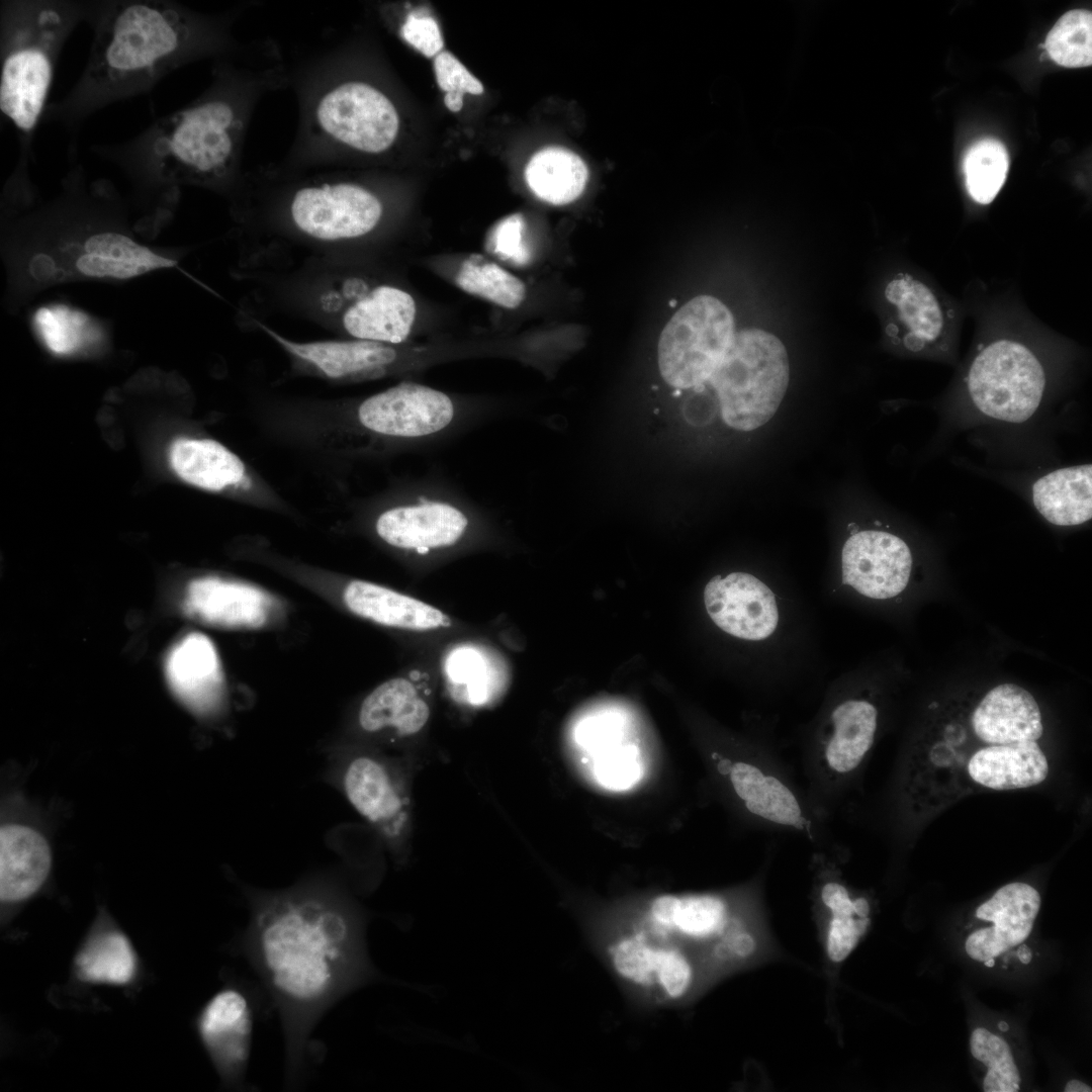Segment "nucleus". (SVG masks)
<instances>
[{
	"mask_svg": "<svg viewBox=\"0 0 1092 1092\" xmlns=\"http://www.w3.org/2000/svg\"><path fill=\"white\" fill-rule=\"evenodd\" d=\"M247 895L251 918L244 951L279 1013L286 1081L295 1086L318 1019L340 998L380 975L367 953L364 917L329 877Z\"/></svg>",
	"mask_w": 1092,
	"mask_h": 1092,
	"instance_id": "obj_1",
	"label": "nucleus"
},
{
	"mask_svg": "<svg viewBox=\"0 0 1092 1092\" xmlns=\"http://www.w3.org/2000/svg\"><path fill=\"white\" fill-rule=\"evenodd\" d=\"M61 186L56 197L37 198L28 180L26 156L5 185L2 254L6 303L11 309L59 284L119 282L177 265L166 250L134 238L125 204L110 182L88 184L78 166Z\"/></svg>",
	"mask_w": 1092,
	"mask_h": 1092,
	"instance_id": "obj_2",
	"label": "nucleus"
},
{
	"mask_svg": "<svg viewBox=\"0 0 1092 1092\" xmlns=\"http://www.w3.org/2000/svg\"><path fill=\"white\" fill-rule=\"evenodd\" d=\"M289 66L270 38L254 39L214 60L206 89L184 107L122 144L92 151L117 164L140 193L174 208L179 187L228 193L242 179L248 128L260 99L288 87Z\"/></svg>",
	"mask_w": 1092,
	"mask_h": 1092,
	"instance_id": "obj_3",
	"label": "nucleus"
},
{
	"mask_svg": "<svg viewBox=\"0 0 1092 1092\" xmlns=\"http://www.w3.org/2000/svg\"><path fill=\"white\" fill-rule=\"evenodd\" d=\"M249 3L207 13L169 0L91 1L93 41L83 72L41 120L70 129L115 102L150 92L175 70L240 46L234 25Z\"/></svg>",
	"mask_w": 1092,
	"mask_h": 1092,
	"instance_id": "obj_4",
	"label": "nucleus"
},
{
	"mask_svg": "<svg viewBox=\"0 0 1092 1092\" xmlns=\"http://www.w3.org/2000/svg\"><path fill=\"white\" fill-rule=\"evenodd\" d=\"M288 77L298 127L283 167H331L343 153L376 156L395 143L400 118L393 102L375 85L341 76L330 49L289 67Z\"/></svg>",
	"mask_w": 1092,
	"mask_h": 1092,
	"instance_id": "obj_5",
	"label": "nucleus"
},
{
	"mask_svg": "<svg viewBox=\"0 0 1092 1092\" xmlns=\"http://www.w3.org/2000/svg\"><path fill=\"white\" fill-rule=\"evenodd\" d=\"M880 724V703L871 687L843 673L802 728L803 786L815 812L829 824L849 812Z\"/></svg>",
	"mask_w": 1092,
	"mask_h": 1092,
	"instance_id": "obj_6",
	"label": "nucleus"
},
{
	"mask_svg": "<svg viewBox=\"0 0 1092 1092\" xmlns=\"http://www.w3.org/2000/svg\"><path fill=\"white\" fill-rule=\"evenodd\" d=\"M91 1L6 0L0 5V108L27 136L41 120L67 39Z\"/></svg>",
	"mask_w": 1092,
	"mask_h": 1092,
	"instance_id": "obj_7",
	"label": "nucleus"
},
{
	"mask_svg": "<svg viewBox=\"0 0 1092 1092\" xmlns=\"http://www.w3.org/2000/svg\"><path fill=\"white\" fill-rule=\"evenodd\" d=\"M790 376L787 350L760 329L735 333L709 382L719 398L724 423L748 432L766 424L786 393Z\"/></svg>",
	"mask_w": 1092,
	"mask_h": 1092,
	"instance_id": "obj_8",
	"label": "nucleus"
},
{
	"mask_svg": "<svg viewBox=\"0 0 1092 1092\" xmlns=\"http://www.w3.org/2000/svg\"><path fill=\"white\" fill-rule=\"evenodd\" d=\"M704 606L717 628L756 647L762 660L785 650L798 634L797 606L788 589L750 572L712 577L704 588Z\"/></svg>",
	"mask_w": 1092,
	"mask_h": 1092,
	"instance_id": "obj_9",
	"label": "nucleus"
},
{
	"mask_svg": "<svg viewBox=\"0 0 1092 1092\" xmlns=\"http://www.w3.org/2000/svg\"><path fill=\"white\" fill-rule=\"evenodd\" d=\"M355 421L367 435L421 448L444 441L475 423L447 393L404 381L362 400Z\"/></svg>",
	"mask_w": 1092,
	"mask_h": 1092,
	"instance_id": "obj_10",
	"label": "nucleus"
},
{
	"mask_svg": "<svg viewBox=\"0 0 1092 1092\" xmlns=\"http://www.w3.org/2000/svg\"><path fill=\"white\" fill-rule=\"evenodd\" d=\"M734 335L733 315L722 301L711 295L694 297L661 332L658 342L661 377L678 389L709 381Z\"/></svg>",
	"mask_w": 1092,
	"mask_h": 1092,
	"instance_id": "obj_11",
	"label": "nucleus"
},
{
	"mask_svg": "<svg viewBox=\"0 0 1092 1092\" xmlns=\"http://www.w3.org/2000/svg\"><path fill=\"white\" fill-rule=\"evenodd\" d=\"M292 181L279 204L283 219L297 233L323 242L356 239L372 232L383 214L381 200L355 182L331 172Z\"/></svg>",
	"mask_w": 1092,
	"mask_h": 1092,
	"instance_id": "obj_12",
	"label": "nucleus"
},
{
	"mask_svg": "<svg viewBox=\"0 0 1092 1092\" xmlns=\"http://www.w3.org/2000/svg\"><path fill=\"white\" fill-rule=\"evenodd\" d=\"M1046 384L1044 368L1025 345L994 341L974 358L967 375L973 406L983 417L1020 424L1039 407Z\"/></svg>",
	"mask_w": 1092,
	"mask_h": 1092,
	"instance_id": "obj_13",
	"label": "nucleus"
},
{
	"mask_svg": "<svg viewBox=\"0 0 1092 1092\" xmlns=\"http://www.w3.org/2000/svg\"><path fill=\"white\" fill-rule=\"evenodd\" d=\"M465 502L443 486L418 483L404 499L378 515L376 534L393 548L421 555L452 548L470 529Z\"/></svg>",
	"mask_w": 1092,
	"mask_h": 1092,
	"instance_id": "obj_14",
	"label": "nucleus"
},
{
	"mask_svg": "<svg viewBox=\"0 0 1092 1092\" xmlns=\"http://www.w3.org/2000/svg\"><path fill=\"white\" fill-rule=\"evenodd\" d=\"M959 720L977 745L967 746L940 732L938 758L945 779H965L967 786L993 791L1025 789L1046 779L1049 761L1037 741L987 744L969 732L960 715Z\"/></svg>",
	"mask_w": 1092,
	"mask_h": 1092,
	"instance_id": "obj_15",
	"label": "nucleus"
},
{
	"mask_svg": "<svg viewBox=\"0 0 1092 1092\" xmlns=\"http://www.w3.org/2000/svg\"><path fill=\"white\" fill-rule=\"evenodd\" d=\"M912 567L910 547L899 536L879 529L852 531L841 548L839 579L828 593L835 599H896L906 590Z\"/></svg>",
	"mask_w": 1092,
	"mask_h": 1092,
	"instance_id": "obj_16",
	"label": "nucleus"
},
{
	"mask_svg": "<svg viewBox=\"0 0 1092 1092\" xmlns=\"http://www.w3.org/2000/svg\"><path fill=\"white\" fill-rule=\"evenodd\" d=\"M362 288L356 279L330 284L320 294L318 306L329 317H338L354 339L392 345L405 341L417 312L413 296L390 285Z\"/></svg>",
	"mask_w": 1092,
	"mask_h": 1092,
	"instance_id": "obj_17",
	"label": "nucleus"
},
{
	"mask_svg": "<svg viewBox=\"0 0 1092 1092\" xmlns=\"http://www.w3.org/2000/svg\"><path fill=\"white\" fill-rule=\"evenodd\" d=\"M254 1012L248 991L229 987L214 995L202 1009L197 1028L222 1078L239 1086L247 1071Z\"/></svg>",
	"mask_w": 1092,
	"mask_h": 1092,
	"instance_id": "obj_18",
	"label": "nucleus"
},
{
	"mask_svg": "<svg viewBox=\"0 0 1092 1092\" xmlns=\"http://www.w3.org/2000/svg\"><path fill=\"white\" fill-rule=\"evenodd\" d=\"M184 609L206 624L232 629H258L275 615L274 598L252 584L205 576L187 586Z\"/></svg>",
	"mask_w": 1092,
	"mask_h": 1092,
	"instance_id": "obj_19",
	"label": "nucleus"
},
{
	"mask_svg": "<svg viewBox=\"0 0 1092 1092\" xmlns=\"http://www.w3.org/2000/svg\"><path fill=\"white\" fill-rule=\"evenodd\" d=\"M1040 908L1036 889L1025 883H1010L976 910V917L990 921L966 940V951L974 960L985 962L1024 941L1029 935Z\"/></svg>",
	"mask_w": 1092,
	"mask_h": 1092,
	"instance_id": "obj_20",
	"label": "nucleus"
},
{
	"mask_svg": "<svg viewBox=\"0 0 1092 1092\" xmlns=\"http://www.w3.org/2000/svg\"><path fill=\"white\" fill-rule=\"evenodd\" d=\"M265 331L289 354L332 379L380 377L399 363L400 354L392 344L359 339L295 342Z\"/></svg>",
	"mask_w": 1092,
	"mask_h": 1092,
	"instance_id": "obj_21",
	"label": "nucleus"
},
{
	"mask_svg": "<svg viewBox=\"0 0 1092 1092\" xmlns=\"http://www.w3.org/2000/svg\"><path fill=\"white\" fill-rule=\"evenodd\" d=\"M166 675L175 696L193 713L207 715L219 707L223 675L215 647L205 635L190 633L172 648Z\"/></svg>",
	"mask_w": 1092,
	"mask_h": 1092,
	"instance_id": "obj_22",
	"label": "nucleus"
},
{
	"mask_svg": "<svg viewBox=\"0 0 1092 1092\" xmlns=\"http://www.w3.org/2000/svg\"><path fill=\"white\" fill-rule=\"evenodd\" d=\"M339 782L356 811L386 837L399 835L404 806L398 789L383 762L367 755L346 760Z\"/></svg>",
	"mask_w": 1092,
	"mask_h": 1092,
	"instance_id": "obj_23",
	"label": "nucleus"
},
{
	"mask_svg": "<svg viewBox=\"0 0 1092 1092\" xmlns=\"http://www.w3.org/2000/svg\"><path fill=\"white\" fill-rule=\"evenodd\" d=\"M622 727L619 717L605 713L583 720L575 732L578 745L592 755L595 779L612 791L632 788L643 774L639 749L624 743Z\"/></svg>",
	"mask_w": 1092,
	"mask_h": 1092,
	"instance_id": "obj_24",
	"label": "nucleus"
},
{
	"mask_svg": "<svg viewBox=\"0 0 1092 1092\" xmlns=\"http://www.w3.org/2000/svg\"><path fill=\"white\" fill-rule=\"evenodd\" d=\"M52 851L44 836L31 826L6 823L0 829V898L19 902L44 883Z\"/></svg>",
	"mask_w": 1092,
	"mask_h": 1092,
	"instance_id": "obj_25",
	"label": "nucleus"
},
{
	"mask_svg": "<svg viewBox=\"0 0 1092 1092\" xmlns=\"http://www.w3.org/2000/svg\"><path fill=\"white\" fill-rule=\"evenodd\" d=\"M343 598L351 612L383 626L414 631L451 626L450 618L441 610L369 581L352 580Z\"/></svg>",
	"mask_w": 1092,
	"mask_h": 1092,
	"instance_id": "obj_26",
	"label": "nucleus"
},
{
	"mask_svg": "<svg viewBox=\"0 0 1092 1092\" xmlns=\"http://www.w3.org/2000/svg\"><path fill=\"white\" fill-rule=\"evenodd\" d=\"M1036 511L1051 524L1077 526L1092 517V465L1059 468L1034 481Z\"/></svg>",
	"mask_w": 1092,
	"mask_h": 1092,
	"instance_id": "obj_27",
	"label": "nucleus"
},
{
	"mask_svg": "<svg viewBox=\"0 0 1092 1092\" xmlns=\"http://www.w3.org/2000/svg\"><path fill=\"white\" fill-rule=\"evenodd\" d=\"M885 296L905 329L903 346L913 353L933 348L942 336L944 317L932 290L908 274H899L886 286Z\"/></svg>",
	"mask_w": 1092,
	"mask_h": 1092,
	"instance_id": "obj_28",
	"label": "nucleus"
},
{
	"mask_svg": "<svg viewBox=\"0 0 1092 1092\" xmlns=\"http://www.w3.org/2000/svg\"><path fill=\"white\" fill-rule=\"evenodd\" d=\"M31 330L55 355L90 352L108 340L109 327L84 310L54 302L38 306L30 316Z\"/></svg>",
	"mask_w": 1092,
	"mask_h": 1092,
	"instance_id": "obj_29",
	"label": "nucleus"
},
{
	"mask_svg": "<svg viewBox=\"0 0 1092 1092\" xmlns=\"http://www.w3.org/2000/svg\"><path fill=\"white\" fill-rule=\"evenodd\" d=\"M170 462L186 482L218 491L248 481L243 461L210 439L179 438L170 449Z\"/></svg>",
	"mask_w": 1092,
	"mask_h": 1092,
	"instance_id": "obj_30",
	"label": "nucleus"
},
{
	"mask_svg": "<svg viewBox=\"0 0 1092 1092\" xmlns=\"http://www.w3.org/2000/svg\"><path fill=\"white\" fill-rule=\"evenodd\" d=\"M429 716V706L415 686L396 677L384 681L363 700L358 722L369 733L392 729L399 735H412L426 725Z\"/></svg>",
	"mask_w": 1092,
	"mask_h": 1092,
	"instance_id": "obj_31",
	"label": "nucleus"
},
{
	"mask_svg": "<svg viewBox=\"0 0 1092 1092\" xmlns=\"http://www.w3.org/2000/svg\"><path fill=\"white\" fill-rule=\"evenodd\" d=\"M525 179L538 198L563 205L583 192L588 169L574 152L562 147H547L532 156L525 169Z\"/></svg>",
	"mask_w": 1092,
	"mask_h": 1092,
	"instance_id": "obj_32",
	"label": "nucleus"
},
{
	"mask_svg": "<svg viewBox=\"0 0 1092 1092\" xmlns=\"http://www.w3.org/2000/svg\"><path fill=\"white\" fill-rule=\"evenodd\" d=\"M730 904L716 894L657 897L651 906L653 918L693 937H708L722 930L730 918Z\"/></svg>",
	"mask_w": 1092,
	"mask_h": 1092,
	"instance_id": "obj_33",
	"label": "nucleus"
},
{
	"mask_svg": "<svg viewBox=\"0 0 1092 1092\" xmlns=\"http://www.w3.org/2000/svg\"><path fill=\"white\" fill-rule=\"evenodd\" d=\"M78 976L87 982L122 985L131 981L136 958L127 937L109 930L92 937L76 958Z\"/></svg>",
	"mask_w": 1092,
	"mask_h": 1092,
	"instance_id": "obj_34",
	"label": "nucleus"
},
{
	"mask_svg": "<svg viewBox=\"0 0 1092 1092\" xmlns=\"http://www.w3.org/2000/svg\"><path fill=\"white\" fill-rule=\"evenodd\" d=\"M455 283L463 291L505 308L518 307L526 297V286L518 277L479 254L463 260Z\"/></svg>",
	"mask_w": 1092,
	"mask_h": 1092,
	"instance_id": "obj_35",
	"label": "nucleus"
},
{
	"mask_svg": "<svg viewBox=\"0 0 1092 1092\" xmlns=\"http://www.w3.org/2000/svg\"><path fill=\"white\" fill-rule=\"evenodd\" d=\"M966 186L971 197L988 204L996 197L1008 172L1005 147L993 139L974 144L964 159Z\"/></svg>",
	"mask_w": 1092,
	"mask_h": 1092,
	"instance_id": "obj_36",
	"label": "nucleus"
},
{
	"mask_svg": "<svg viewBox=\"0 0 1092 1092\" xmlns=\"http://www.w3.org/2000/svg\"><path fill=\"white\" fill-rule=\"evenodd\" d=\"M1092 14L1087 10L1065 13L1046 36L1045 49L1051 59L1068 68L1092 64Z\"/></svg>",
	"mask_w": 1092,
	"mask_h": 1092,
	"instance_id": "obj_37",
	"label": "nucleus"
},
{
	"mask_svg": "<svg viewBox=\"0 0 1092 1092\" xmlns=\"http://www.w3.org/2000/svg\"><path fill=\"white\" fill-rule=\"evenodd\" d=\"M975 1059L988 1067L984 1078L985 1092H1017L1020 1075L1007 1042L986 1028H976L970 1039Z\"/></svg>",
	"mask_w": 1092,
	"mask_h": 1092,
	"instance_id": "obj_38",
	"label": "nucleus"
},
{
	"mask_svg": "<svg viewBox=\"0 0 1092 1092\" xmlns=\"http://www.w3.org/2000/svg\"><path fill=\"white\" fill-rule=\"evenodd\" d=\"M663 951L639 938H626L615 946L613 962L616 971L624 978L637 984H649L653 975H658Z\"/></svg>",
	"mask_w": 1092,
	"mask_h": 1092,
	"instance_id": "obj_39",
	"label": "nucleus"
},
{
	"mask_svg": "<svg viewBox=\"0 0 1092 1092\" xmlns=\"http://www.w3.org/2000/svg\"><path fill=\"white\" fill-rule=\"evenodd\" d=\"M434 72L439 87L446 92L444 103L452 112L461 110L464 94L483 93L482 83L447 51H442L435 57Z\"/></svg>",
	"mask_w": 1092,
	"mask_h": 1092,
	"instance_id": "obj_40",
	"label": "nucleus"
},
{
	"mask_svg": "<svg viewBox=\"0 0 1092 1092\" xmlns=\"http://www.w3.org/2000/svg\"><path fill=\"white\" fill-rule=\"evenodd\" d=\"M827 953L834 963L844 961L866 932L870 917L828 914Z\"/></svg>",
	"mask_w": 1092,
	"mask_h": 1092,
	"instance_id": "obj_41",
	"label": "nucleus"
},
{
	"mask_svg": "<svg viewBox=\"0 0 1092 1092\" xmlns=\"http://www.w3.org/2000/svg\"><path fill=\"white\" fill-rule=\"evenodd\" d=\"M399 34L404 41L428 58L442 52L444 40L436 19L411 11L401 24Z\"/></svg>",
	"mask_w": 1092,
	"mask_h": 1092,
	"instance_id": "obj_42",
	"label": "nucleus"
},
{
	"mask_svg": "<svg viewBox=\"0 0 1092 1092\" xmlns=\"http://www.w3.org/2000/svg\"><path fill=\"white\" fill-rule=\"evenodd\" d=\"M693 972L690 963L677 950L664 949L657 975L658 982L672 998L681 997L689 989Z\"/></svg>",
	"mask_w": 1092,
	"mask_h": 1092,
	"instance_id": "obj_43",
	"label": "nucleus"
},
{
	"mask_svg": "<svg viewBox=\"0 0 1092 1092\" xmlns=\"http://www.w3.org/2000/svg\"><path fill=\"white\" fill-rule=\"evenodd\" d=\"M522 230L523 220L519 214L503 220L493 234L496 251L504 257L523 258Z\"/></svg>",
	"mask_w": 1092,
	"mask_h": 1092,
	"instance_id": "obj_44",
	"label": "nucleus"
},
{
	"mask_svg": "<svg viewBox=\"0 0 1092 1092\" xmlns=\"http://www.w3.org/2000/svg\"><path fill=\"white\" fill-rule=\"evenodd\" d=\"M449 674L454 681L471 686L482 685L481 664L476 654L468 651H459L451 657L449 662Z\"/></svg>",
	"mask_w": 1092,
	"mask_h": 1092,
	"instance_id": "obj_45",
	"label": "nucleus"
},
{
	"mask_svg": "<svg viewBox=\"0 0 1092 1092\" xmlns=\"http://www.w3.org/2000/svg\"><path fill=\"white\" fill-rule=\"evenodd\" d=\"M727 940L728 949L739 958H747L755 950V939L750 931L738 929Z\"/></svg>",
	"mask_w": 1092,
	"mask_h": 1092,
	"instance_id": "obj_46",
	"label": "nucleus"
},
{
	"mask_svg": "<svg viewBox=\"0 0 1092 1092\" xmlns=\"http://www.w3.org/2000/svg\"><path fill=\"white\" fill-rule=\"evenodd\" d=\"M1065 1092H1091L1092 1089L1080 1080H1070L1065 1086Z\"/></svg>",
	"mask_w": 1092,
	"mask_h": 1092,
	"instance_id": "obj_47",
	"label": "nucleus"
},
{
	"mask_svg": "<svg viewBox=\"0 0 1092 1092\" xmlns=\"http://www.w3.org/2000/svg\"><path fill=\"white\" fill-rule=\"evenodd\" d=\"M1018 959L1022 964H1029L1031 961V951L1025 944L1021 945L1017 950Z\"/></svg>",
	"mask_w": 1092,
	"mask_h": 1092,
	"instance_id": "obj_48",
	"label": "nucleus"
},
{
	"mask_svg": "<svg viewBox=\"0 0 1092 1092\" xmlns=\"http://www.w3.org/2000/svg\"><path fill=\"white\" fill-rule=\"evenodd\" d=\"M998 1028H999V1029H1000L1001 1031H1007V1030L1009 1029V1025H1008V1024H1007V1023H1006L1005 1021H1000V1022L998 1023Z\"/></svg>",
	"mask_w": 1092,
	"mask_h": 1092,
	"instance_id": "obj_49",
	"label": "nucleus"
},
{
	"mask_svg": "<svg viewBox=\"0 0 1092 1092\" xmlns=\"http://www.w3.org/2000/svg\"><path fill=\"white\" fill-rule=\"evenodd\" d=\"M984 965H985V967L992 968L995 965V960L994 959H989V960L984 962Z\"/></svg>",
	"mask_w": 1092,
	"mask_h": 1092,
	"instance_id": "obj_50",
	"label": "nucleus"
}]
</instances>
